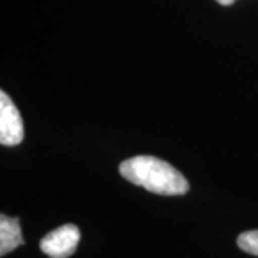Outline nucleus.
I'll use <instances>...</instances> for the list:
<instances>
[{"label":"nucleus","instance_id":"39448f33","mask_svg":"<svg viewBox=\"0 0 258 258\" xmlns=\"http://www.w3.org/2000/svg\"><path fill=\"white\" fill-rule=\"evenodd\" d=\"M237 244L244 252L258 257V230L245 231L240 234Z\"/></svg>","mask_w":258,"mask_h":258},{"label":"nucleus","instance_id":"f03ea898","mask_svg":"<svg viewBox=\"0 0 258 258\" xmlns=\"http://www.w3.org/2000/svg\"><path fill=\"white\" fill-rule=\"evenodd\" d=\"M81 240V231L74 224H64L50 231L40 241V249L50 258H69Z\"/></svg>","mask_w":258,"mask_h":258},{"label":"nucleus","instance_id":"7ed1b4c3","mask_svg":"<svg viewBox=\"0 0 258 258\" xmlns=\"http://www.w3.org/2000/svg\"><path fill=\"white\" fill-rule=\"evenodd\" d=\"M25 137V126L18 106L9 95L0 92V144L5 147L19 145Z\"/></svg>","mask_w":258,"mask_h":258},{"label":"nucleus","instance_id":"423d86ee","mask_svg":"<svg viewBox=\"0 0 258 258\" xmlns=\"http://www.w3.org/2000/svg\"><path fill=\"white\" fill-rule=\"evenodd\" d=\"M220 5H222V6H230V5H232L235 0H217Z\"/></svg>","mask_w":258,"mask_h":258},{"label":"nucleus","instance_id":"20e7f679","mask_svg":"<svg viewBox=\"0 0 258 258\" xmlns=\"http://www.w3.org/2000/svg\"><path fill=\"white\" fill-rule=\"evenodd\" d=\"M25 244L19 218H12L5 214L0 215V255L5 257Z\"/></svg>","mask_w":258,"mask_h":258},{"label":"nucleus","instance_id":"f257e3e1","mask_svg":"<svg viewBox=\"0 0 258 258\" xmlns=\"http://www.w3.org/2000/svg\"><path fill=\"white\" fill-rule=\"evenodd\" d=\"M119 172L129 182L158 195H184L189 191L185 176L171 164L157 157L129 158L119 165Z\"/></svg>","mask_w":258,"mask_h":258}]
</instances>
